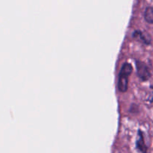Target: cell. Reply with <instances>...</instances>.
Listing matches in <instances>:
<instances>
[{"instance_id":"1","label":"cell","mask_w":153,"mask_h":153,"mask_svg":"<svg viewBox=\"0 0 153 153\" xmlns=\"http://www.w3.org/2000/svg\"><path fill=\"white\" fill-rule=\"evenodd\" d=\"M132 73V66L129 63H125L123 64L122 68L119 74L117 86L120 91L126 92L128 89V78Z\"/></svg>"},{"instance_id":"2","label":"cell","mask_w":153,"mask_h":153,"mask_svg":"<svg viewBox=\"0 0 153 153\" xmlns=\"http://www.w3.org/2000/svg\"><path fill=\"white\" fill-rule=\"evenodd\" d=\"M136 67H137V74L141 80L147 81L150 78V72L146 64L141 62V61H136Z\"/></svg>"},{"instance_id":"3","label":"cell","mask_w":153,"mask_h":153,"mask_svg":"<svg viewBox=\"0 0 153 153\" xmlns=\"http://www.w3.org/2000/svg\"><path fill=\"white\" fill-rule=\"evenodd\" d=\"M137 147L141 152H146V146L144 143V139H143V134H142V132L140 131H138V138H137Z\"/></svg>"},{"instance_id":"4","label":"cell","mask_w":153,"mask_h":153,"mask_svg":"<svg viewBox=\"0 0 153 153\" xmlns=\"http://www.w3.org/2000/svg\"><path fill=\"white\" fill-rule=\"evenodd\" d=\"M134 38L138 39V40H140L141 42H143V43H146V44H149L150 43V38L149 37H146V34H143V32L140 31H137L134 33L133 34Z\"/></svg>"},{"instance_id":"5","label":"cell","mask_w":153,"mask_h":153,"mask_svg":"<svg viewBox=\"0 0 153 153\" xmlns=\"http://www.w3.org/2000/svg\"><path fill=\"white\" fill-rule=\"evenodd\" d=\"M144 19L149 23H153V7H148L145 10Z\"/></svg>"}]
</instances>
